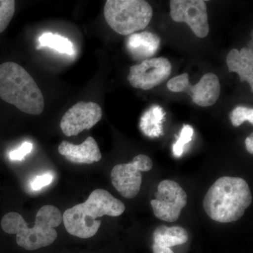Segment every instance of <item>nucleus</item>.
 Here are the masks:
<instances>
[{"label": "nucleus", "mask_w": 253, "mask_h": 253, "mask_svg": "<svg viewBox=\"0 0 253 253\" xmlns=\"http://www.w3.org/2000/svg\"><path fill=\"white\" fill-rule=\"evenodd\" d=\"M126 211L122 201L106 190L95 189L89 198L81 204L66 210L63 214L65 228L70 234L81 239L93 237L99 231L104 215L118 217Z\"/></svg>", "instance_id": "obj_1"}, {"label": "nucleus", "mask_w": 253, "mask_h": 253, "mask_svg": "<svg viewBox=\"0 0 253 253\" xmlns=\"http://www.w3.org/2000/svg\"><path fill=\"white\" fill-rule=\"evenodd\" d=\"M252 202L247 181L241 177L222 176L208 190L204 208L212 220L231 223L241 219Z\"/></svg>", "instance_id": "obj_2"}, {"label": "nucleus", "mask_w": 253, "mask_h": 253, "mask_svg": "<svg viewBox=\"0 0 253 253\" xmlns=\"http://www.w3.org/2000/svg\"><path fill=\"white\" fill-rule=\"evenodd\" d=\"M63 221V214L54 206H42L36 214V224L29 227L22 216L10 212L1 220L3 231L8 234H16V244L27 251H36L46 247L57 239L55 228Z\"/></svg>", "instance_id": "obj_3"}, {"label": "nucleus", "mask_w": 253, "mask_h": 253, "mask_svg": "<svg viewBox=\"0 0 253 253\" xmlns=\"http://www.w3.org/2000/svg\"><path fill=\"white\" fill-rule=\"evenodd\" d=\"M0 98L28 114H41L44 108V96L36 81L14 62L0 64Z\"/></svg>", "instance_id": "obj_4"}, {"label": "nucleus", "mask_w": 253, "mask_h": 253, "mask_svg": "<svg viewBox=\"0 0 253 253\" xmlns=\"http://www.w3.org/2000/svg\"><path fill=\"white\" fill-rule=\"evenodd\" d=\"M104 13L106 22L113 31L129 36L149 24L153 9L144 0H108Z\"/></svg>", "instance_id": "obj_5"}, {"label": "nucleus", "mask_w": 253, "mask_h": 253, "mask_svg": "<svg viewBox=\"0 0 253 253\" xmlns=\"http://www.w3.org/2000/svg\"><path fill=\"white\" fill-rule=\"evenodd\" d=\"M153 166L152 160L144 154L135 156L131 163L117 165L111 172L113 186L123 197L133 199L140 191L142 184L141 172H149Z\"/></svg>", "instance_id": "obj_6"}, {"label": "nucleus", "mask_w": 253, "mask_h": 253, "mask_svg": "<svg viewBox=\"0 0 253 253\" xmlns=\"http://www.w3.org/2000/svg\"><path fill=\"white\" fill-rule=\"evenodd\" d=\"M168 88L173 92H186L198 106L208 107L217 102L221 92L219 78L212 73L204 75L199 83L192 85L189 74L183 73L168 82Z\"/></svg>", "instance_id": "obj_7"}, {"label": "nucleus", "mask_w": 253, "mask_h": 253, "mask_svg": "<svg viewBox=\"0 0 253 253\" xmlns=\"http://www.w3.org/2000/svg\"><path fill=\"white\" fill-rule=\"evenodd\" d=\"M155 197L151 201L155 216L167 222L177 220L187 204L185 191L176 181L169 179L160 182Z\"/></svg>", "instance_id": "obj_8"}, {"label": "nucleus", "mask_w": 253, "mask_h": 253, "mask_svg": "<svg viewBox=\"0 0 253 253\" xmlns=\"http://www.w3.org/2000/svg\"><path fill=\"white\" fill-rule=\"evenodd\" d=\"M170 16L173 21L186 23L196 36L204 38L210 31L207 5L204 0H172Z\"/></svg>", "instance_id": "obj_9"}, {"label": "nucleus", "mask_w": 253, "mask_h": 253, "mask_svg": "<svg viewBox=\"0 0 253 253\" xmlns=\"http://www.w3.org/2000/svg\"><path fill=\"white\" fill-rule=\"evenodd\" d=\"M171 73L172 64L169 60L164 57L153 58L131 66L127 80L133 87L149 90L166 81Z\"/></svg>", "instance_id": "obj_10"}, {"label": "nucleus", "mask_w": 253, "mask_h": 253, "mask_svg": "<svg viewBox=\"0 0 253 253\" xmlns=\"http://www.w3.org/2000/svg\"><path fill=\"white\" fill-rule=\"evenodd\" d=\"M102 109L94 102L77 103L63 115L60 126L67 136L78 135L84 129H89L102 118Z\"/></svg>", "instance_id": "obj_11"}, {"label": "nucleus", "mask_w": 253, "mask_h": 253, "mask_svg": "<svg viewBox=\"0 0 253 253\" xmlns=\"http://www.w3.org/2000/svg\"><path fill=\"white\" fill-rule=\"evenodd\" d=\"M58 150L68 161L77 164H92L99 162L102 158L97 143L91 136L79 145L63 141Z\"/></svg>", "instance_id": "obj_12"}, {"label": "nucleus", "mask_w": 253, "mask_h": 253, "mask_svg": "<svg viewBox=\"0 0 253 253\" xmlns=\"http://www.w3.org/2000/svg\"><path fill=\"white\" fill-rule=\"evenodd\" d=\"M189 240L187 231L179 226H158L154 232V253H174L171 247L186 244Z\"/></svg>", "instance_id": "obj_13"}, {"label": "nucleus", "mask_w": 253, "mask_h": 253, "mask_svg": "<svg viewBox=\"0 0 253 253\" xmlns=\"http://www.w3.org/2000/svg\"><path fill=\"white\" fill-rule=\"evenodd\" d=\"M229 72L237 73L241 82H247L253 90V51L249 47L231 49L226 56Z\"/></svg>", "instance_id": "obj_14"}, {"label": "nucleus", "mask_w": 253, "mask_h": 253, "mask_svg": "<svg viewBox=\"0 0 253 253\" xmlns=\"http://www.w3.org/2000/svg\"><path fill=\"white\" fill-rule=\"evenodd\" d=\"M161 44V38L151 32L134 33L128 38L126 46L134 59H149L154 56Z\"/></svg>", "instance_id": "obj_15"}, {"label": "nucleus", "mask_w": 253, "mask_h": 253, "mask_svg": "<svg viewBox=\"0 0 253 253\" xmlns=\"http://www.w3.org/2000/svg\"><path fill=\"white\" fill-rule=\"evenodd\" d=\"M166 114L161 106L157 105L151 106L141 118L140 128L143 133L151 138L162 135V123L165 121Z\"/></svg>", "instance_id": "obj_16"}, {"label": "nucleus", "mask_w": 253, "mask_h": 253, "mask_svg": "<svg viewBox=\"0 0 253 253\" xmlns=\"http://www.w3.org/2000/svg\"><path fill=\"white\" fill-rule=\"evenodd\" d=\"M42 47H49L61 54L68 55H73L75 52L74 46L69 39L51 33H44L40 37L39 45L37 49Z\"/></svg>", "instance_id": "obj_17"}, {"label": "nucleus", "mask_w": 253, "mask_h": 253, "mask_svg": "<svg viewBox=\"0 0 253 253\" xmlns=\"http://www.w3.org/2000/svg\"><path fill=\"white\" fill-rule=\"evenodd\" d=\"M194 130L192 126L185 125L181 129L177 140L172 146L173 154L176 158L180 157L184 151V147L192 139Z\"/></svg>", "instance_id": "obj_18"}, {"label": "nucleus", "mask_w": 253, "mask_h": 253, "mask_svg": "<svg viewBox=\"0 0 253 253\" xmlns=\"http://www.w3.org/2000/svg\"><path fill=\"white\" fill-rule=\"evenodd\" d=\"M15 12V1L13 0H0V33L4 32Z\"/></svg>", "instance_id": "obj_19"}, {"label": "nucleus", "mask_w": 253, "mask_h": 253, "mask_svg": "<svg viewBox=\"0 0 253 253\" xmlns=\"http://www.w3.org/2000/svg\"><path fill=\"white\" fill-rule=\"evenodd\" d=\"M231 122L234 126H239L246 121L253 124V109L238 106L229 114Z\"/></svg>", "instance_id": "obj_20"}, {"label": "nucleus", "mask_w": 253, "mask_h": 253, "mask_svg": "<svg viewBox=\"0 0 253 253\" xmlns=\"http://www.w3.org/2000/svg\"><path fill=\"white\" fill-rule=\"evenodd\" d=\"M33 144L30 142H24L18 149L11 151L9 157L12 161H22L28 154L31 152Z\"/></svg>", "instance_id": "obj_21"}, {"label": "nucleus", "mask_w": 253, "mask_h": 253, "mask_svg": "<svg viewBox=\"0 0 253 253\" xmlns=\"http://www.w3.org/2000/svg\"><path fill=\"white\" fill-rule=\"evenodd\" d=\"M52 181L53 176L51 174H45L44 175L38 176L32 183V189L33 190L41 189L44 186L49 185Z\"/></svg>", "instance_id": "obj_22"}, {"label": "nucleus", "mask_w": 253, "mask_h": 253, "mask_svg": "<svg viewBox=\"0 0 253 253\" xmlns=\"http://www.w3.org/2000/svg\"><path fill=\"white\" fill-rule=\"evenodd\" d=\"M246 144V147L247 151H249L250 154H253V134H251L249 137L246 138L245 141Z\"/></svg>", "instance_id": "obj_23"}]
</instances>
